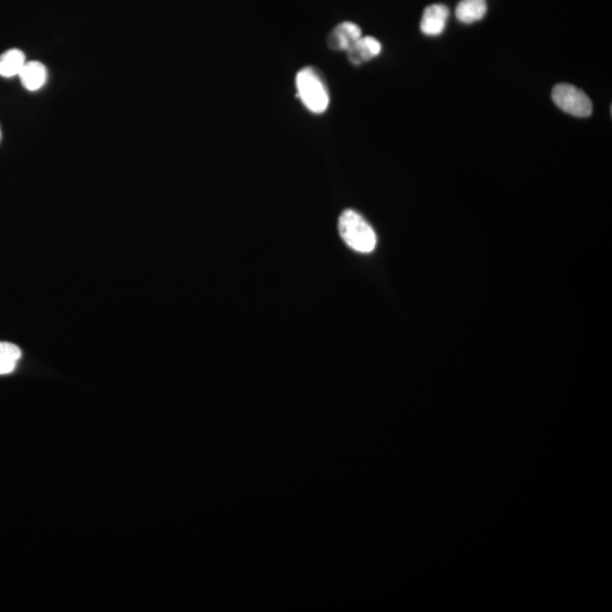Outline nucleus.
I'll return each mask as SVG.
<instances>
[{"mask_svg": "<svg viewBox=\"0 0 612 612\" xmlns=\"http://www.w3.org/2000/svg\"><path fill=\"white\" fill-rule=\"evenodd\" d=\"M339 234L348 247L360 253H371L377 247V235L370 223L354 210H345L338 221Z\"/></svg>", "mask_w": 612, "mask_h": 612, "instance_id": "obj_1", "label": "nucleus"}, {"mask_svg": "<svg viewBox=\"0 0 612 612\" xmlns=\"http://www.w3.org/2000/svg\"><path fill=\"white\" fill-rule=\"evenodd\" d=\"M297 96L311 113L323 114L329 106V93L318 71L306 67L297 75Z\"/></svg>", "mask_w": 612, "mask_h": 612, "instance_id": "obj_2", "label": "nucleus"}, {"mask_svg": "<svg viewBox=\"0 0 612 612\" xmlns=\"http://www.w3.org/2000/svg\"><path fill=\"white\" fill-rule=\"evenodd\" d=\"M552 100L565 113L575 118H588L593 106L587 93L571 84H557L552 90Z\"/></svg>", "mask_w": 612, "mask_h": 612, "instance_id": "obj_3", "label": "nucleus"}, {"mask_svg": "<svg viewBox=\"0 0 612 612\" xmlns=\"http://www.w3.org/2000/svg\"><path fill=\"white\" fill-rule=\"evenodd\" d=\"M449 10L441 4H435L426 8L421 21V31L428 37H436L444 33Z\"/></svg>", "mask_w": 612, "mask_h": 612, "instance_id": "obj_4", "label": "nucleus"}, {"mask_svg": "<svg viewBox=\"0 0 612 612\" xmlns=\"http://www.w3.org/2000/svg\"><path fill=\"white\" fill-rule=\"evenodd\" d=\"M362 38V30L359 25L352 22H344L336 26L328 37V46L334 51H347L357 40Z\"/></svg>", "mask_w": 612, "mask_h": 612, "instance_id": "obj_5", "label": "nucleus"}, {"mask_svg": "<svg viewBox=\"0 0 612 612\" xmlns=\"http://www.w3.org/2000/svg\"><path fill=\"white\" fill-rule=\"evenodd\" d=\"M381 49V43L377 39L362 37L350 49H347L346 52L352 64L361 65L379 56Z\"/></svg>", "mask_w": 612, "mask_h": 612, "instance_id": "obj_6", "label": "nucleus"}, {"mask_svg": "<svg viewBox=\"0 0 612 612\" xmlns=\"http://www.w3.org/2000/svg\"><path fill=\"white\" fill-rule=\"evenodd\" d=\"M19 76L26 90L38 91L46 84L48 71L42 62L29 61L25 62Z\"/></svg>", "mask_w": 612, "mask_h": 612, "instance_id": "obj_7", "label": "nucleus"}, {"mask_svg": "<svg viewBox=\"0 0 612 612\" xmlns=\"http://www.w3.org/2000/svg\"><path fill=\"white\" fill-rule=\"evenodd\" d=\"M486 11L485 0H462L456 7V17L462 24H472L484 19Z\"/></svg>", "mask_w": 612, "mask_h": 612, "instance_id": "obj_8", "label": "nucleus"}, {"mask_svg": "<svg viewBox=\"0 0 612 612\" xmlns=\"http://www.w3.org/2000/svg\"><path fill=\"white\" fill-rule=\"evenodd\" d=\"M24 52L20 49H10L0 55V75L4 78H13L20 75L25 65Z\"/></svg>", "mask_w": 612, "mask_h": 612, "instance_id": "obj_9", "label": "nucleus"}, {"mask_svg": "<svg viewBox=\"0 0 612 612\" xmlns=\"http://www.w3.org/2000/svg\"><path fill=\"white\" fill-rule=\"evenodd\" d=\"M21 357L22 351L19 346L8 342H0V375L12 373Z\"/></svg>", "mask_w": 612, "mask_h": 612, "instance_id": "obj_10", "label": "nucleus"}, {"mask_svg": "<svg viewBox=\"0 0 612 612\" xmlns=\"http://www.w3.org/2000/svg\"><path fill=\"white\" fill-rule=\"evenodd\" d=\"M3 138V131H2V127H0V142H2Z\"/></svg>", "mask_w": 612, "mask_h": 612, "instance_id": "obj_11", "label": "nucleus"}]
</instances>
